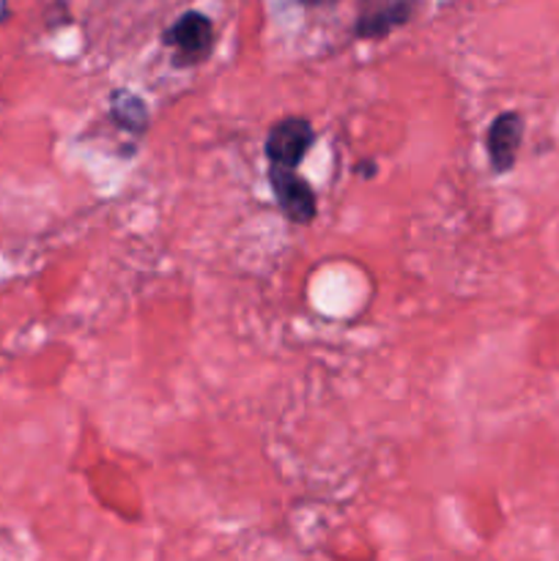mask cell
Segmentation results:
<instances>
[{
  "label": "cell",
  "instance_id": "obj_1",
  "mask_svg": "<svg viewBox=\"0 0 559 561\" xmlns=\"http://www.w3.org/2000/svg\"><path fill=\"white\" fill-rule=\"evenodd\" d=\"M164 44L173 49L179 66L203 64L214 49V22L201 11H186L164 31Z\"/></svg>",
  "mask_w": 559,
  "mask_h": 561
},
{
  "label": "cell",
  "instance_id": "obj_2",
  "mask_svg": "<svg viewBox=\"0 0 559 561\" xmlns=\"http://www.w3.org/2000/svg\"><path fill=\"white\" fill-rule=\"evenodd\" d=\"M316 131H312L307 118H283L272 126L266 137V159L269 168H285L296 170L310 151Z\"/></svg>",
  "mask_w": 559,
  "mask_h": 561
},
{
  "label": "cell",
  "instance_id": "obj_3",
  "mask_svg": "<svg viewBox=\"0 0 559 561\" xmlns=\"http://www.w3.org/2000/svg\"><path fill=\"white\" fill-rule=\"evenodd\" d=\"M269 184H272L274 201H277L280 211L296 225H307L316 219L318 214V197L310 190L305 179L296 170L285 168H269Z\"/></svg>",
  "mask_w": 559,
  "mask_h": 561
},
{
  "label": "cell",
  "instance_id": "obj_4",
  "mask_svg": "<svg viewBox=\"0 0 559 561\" xmlns=\"http://www.w3.org/2000/svg\"><path fill=\"white\" fill-rule=\"evenodd\" d=\"M521 137H524V118L518 113H502L493 118L491 129H488L486 148L488 159H491L493 173H507L515 168V159L521 151Z\"/></svg>",
  "mask_w": 559,
  "mask_h": 561
},
{
  "label": "cell",
  "instance_id": "obj_5",
  "mask_svg": "<svg viewBox=\"0 0 559 561\" xmlns=\"http://www.w3.org/2000/svg\"><path fill=\"white\" fill-rule=\"evenodd\" d=\"M411 16H414V0H392V3H384L381 9L365 11L356 20L354 33L360 38H384L403 27Z\"/></svg>",
  "mask_w": 559,
  "mask_h": 561
},
{
  "label": "cell",
  "instance_id": "obj_6",
  "mask_svg": "<svg viewBox=\"0 0 559 561\" xmlns=\"http://www.w3.org/2000/svg\"><path fill=\"white\" fill-rule=\"evenodd\" d=\"M113 115H115V121H118L121 126H126V129L142 131V129H146V124H148L146 107H142L140 99L132 96V93H115V96H113Z\"/></svg>",
  "mask_w": 559,
  "mask_h": 561
},
{
  "label": "cell",
  "instance_id": "obj_7",
  "mask_svg": "<svg viewBox=\"0 0 559 561\" xmlns=\"http://www.w3.org/2000/svg\"><path fill=\"white\" fill-rule=\"evenodd\" d=\"M301 5H310V9H316V5H329L334 3V0H299Z\"/></svg>",
  "mask_w": 559,
  "mask_h": 561
}]
</instances>
